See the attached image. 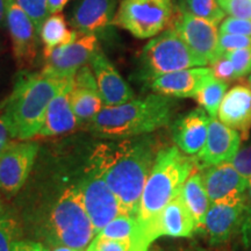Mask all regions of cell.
Segmentation results:
<instances>
[{
	"label": "cell",
	"instance_id": "23",
	"mask_svg": "<svg viewBox=\"0 0 251 251\" xmlns=\"http://www.w3.org/2000/svg\"><path fill=\"white\" fill-rule=\"evenodd\" d=\"M158 230L161 236L175 238L191 237L197 231L193 216L185 205L180 193L163 209L159 216Z\"/></svg>",
	"mask_w": 251,
	"mask_h": 251
},
{
	"label": "cell",
	"instance_id": "21",
	"mask_svg": "<svg viewBox=\"0 0 251 251\" xmlns=\"http://www.w3.org/2000/svg\"><path fill=\"white\" fill-rule=\"evenodd\" d=\"M72 86H74V78L69 80L50 101L42 128L36 137H50L69 133L79 124L71 106L70 96Z\"/></svg>",
	"mask_w": 251,
	"mask_h": 251
},
{
	"label": "cell",
	"instance_id": "16",
	"mask_svg": "<svg viewBox=\"0 0 251 251\" xmlns=\"http://www.w3.org/2000/svg\"><path fill=\"white\" fill-rule=\"evenodd\" d=\"M247 218L246 201L211 203L201 230L211 246H221L228 242L237 230H241Z\"/></svg>",
	"mask_w": 251,
	"mask_h": 251
},
{
	"label": "cell",
	"instance_id": "28",
	"mask_svg": "<svg viewBox=\"0 0 251 251\" xmlns=\"http://www.w3.org/2000/svg\"><path fill=\"white\" fill-rule=\"evenodd\" d=\"M135 227V218L129 214H121L113 219L97 235L119 241H129Z\"/></svg>",
	"mask_w": 251,
	"mask_h": 251
},
{
	"label": "cell",
	"instance_id": "36",
	"mask_svg": "<svg viewBox=\"0 0 251 251\" xmlns=\"http://www.w3.org/2000/svg\"><path fill=\"white\" fill-rule=\"evenodd\" d=\"M211 69L216 79L226 81V83H230L236 79L233 64L225 54L219 56L214 62L211 63Z\"/></svg>",
	"mask_w": 251,
	"mask_h": 251
},
{
	"label": "cell",
	"instance_id": "17",
	"mask_svg": "<svg viewBox=\"0 0 251 251\" xmlns=\"http://www.w3.org/2000/svg\"><path fill=\"white\" fill-rule=\"evenodd\" d=\"M214 77L211 68L194 67L157 77L150 83L155 93L170 98H196L208 80Z\"/></svg>",
	"mask_w": 251,
	"mask_h": 251
},
{
	"label": "cell",
	"instance_id": "15",
	"mask_svg": "<svg viewBox=\"0 0 251 251\" xmlns=\"http://www.w3.org/2000/svg\"><path fill=\"white\" fill-rule=\"evenodd\" d=\"M117 5L118 0H78L70 25L78 34L98 37L115 26Z\"/></svg>",
	"mask_w": 251,
	"mask_h": 251
},
{
	"label": "cell",
	"instance_id": "14",
	"mask_svg": "<svg viewBox=\"0 0 251 251\" xmlns=\"http://www.w3.org/2000/svg\"><path fill=\"white\" fill-rule=\"evenodd\" d=\"M242 142L240 131L222 124L218 118H211L205 146L198 153L196 163L200 169L233 161Z\"/></svg>",
	"mask_w": 251,
	"mask_h": 251
},
{
	"label": "cell",
	"instance_id": "40",
	"mask_svg": "<svg viewBox=\"0 0 251 251\" xmlns=\"http://www.w3.org/2000/svg\"><path fill=\"white\" fill-rule=\"evenodd\" d=\"M12 137L9 134L7 126H6L4 119H2L1 113H0V155L4 151L7 144L11 142Z\"/></svg>",
	"mask_w": 251,
	"mask_h": 251
},
{
	"label": "cell",
	"instance_id": "1",
	"mask_svg": "<svg viewBox=\"0 0 251 251\" xmlns=\"http://www.w3.org/2000/svg\"><path fill=\"white\" fill-rule=\"evenodd\" d=\"M196 164L178 147H168L157 152L137 206L129 251H149L151 244L161 237L159 216L166 205L180 193Z\"/></svg>",
	"mask_w": 251,
	"mask_h": 251
},
{
	"label": "cell",
	"instance_id": "46",
	"mask_svg": "<svg viewBox=\"0 0 251 251\" xmlns=\"http://www.w3.org/2000/svg\"><path fill=\"white\" fill-rule=\"evenodd\" d=\"M188 251H207L205 249H202V248H199V247H194L192 249H190Z\"/></svg>",
	"mask_w": 251,
	"mask_h": 251
},
{
	"label": "cell",
	"instance_id": "38",
	"mask_svg": "<svg viewBox=\"0 0 251 251\" xmlns=\"http://www.w3.org/2000/svg\"><path fill=\"white\" fill-rule=\"evenodd\" d=\"M12 251H50L45 244L29 240H18L12 247Z\"/></svg>",
	"mask_w": 251,
	"mask_h": 251
},
{
	"label": "cell",
	"instance_id": "8",
	"mask_svg": "<svg viewBox=\"0 0 251 251\" xmlns=\"http://www.w3.org/2000/svg\"><path fill=\"white\" fill-rule=\"evenodd\" d=\"M78 187L83 194L85 208L93 224L96 235L113 219L126 214L118 197L101 176L92 168L87 169Z\"/></svg>",
	"mask_w": 251,
	"mask_h": 251
},
{
	"label": "cell",
	"instance_id": "48",
	"mask_svg": "<svg viewBox=\"0 0 251 251\" xmlns=\"http://www.w3.org/2000/svg\"><path fill=\"white\" fill-rule=\"evenodd\" d=\"M249 83H250V87H251V74H250V77H249Z\"/></svg>",
	"mask_w": 251,
	"mask_h": 251
},
{
	"label": "cell",
	"instance_id": "31",
	"mask_svg": "<svg viewBox=\"0 0 251 251\" xmlns=\"http://www.w3.org/2000/svg\"><path fill=\"white\" fill-rule=\"evenodd\" d=\"M225 55L233 64L236 79L247 76L251 72V47L228 51Z\"/></svg>",
	"mask_w": 251,
	"mask_h": 251
},
{
	"label": "cell",
	"instance_id": "10",
	"mask_svg": "<svg viewBox=\"0 0 251 251\" xmlns=\"http://www.w3.org/2000/svg\"><path fill=\"white\" fill-rule=\"evenodd\" d=\"M172 27L192 49L194 54L203 59L207 64H211L219 57L220 30L218 25L196 17L179 6Z\"/></svg>",
	"mask_w": 251,
	"mask_h": 251
},
{
	"label": "cell",
	"instance_id": "4",
	"mask_svg": "<svg viewBox=\"0 0 251 251\" xmlns=\"http://www.w3.org/2000/svg\"><path fill=\"white\" fill-rule=\"evenodd\" d=\"M170 97L152 93L120 105L103 106L89 129L101 137H130L152 133L170 124L174 112Z\"/></svg>",
	"mask_w": 251,
	"mask_h": 251
},
{
	"label": "cell",
	"instance_id": "2",
	"mask_svg": "<svg viewBox=\"0 0 251 251\" xmlns=\"http://www.w3.org/2000/svg\"><path fill=\"white\" fill-rule=\"evenodd\" d=\"M156 156L151 137L127 139L99 144L90 156V168L105 179L126 214L135 218Z\"/></svg>",
	"mask_w": 251,
	"mask_h": 251
},
{
	"label": "cell",
	"instance_id": "26",
	"mask_svg": "<svg viewBox=\"0 0 251 251\" xmlns=\"http://www.w3.org/2000/svg\"><path fill=\"white\" fill-rule=\"evenodd\" d=\"M227 87L228 83L213 77L211 80L207 81L196 96L198 103L205 109L211 118H218L220 105L227 92Z\"/></svg>",
	"mask_w": 251,
	"mask_h": 251
},
{
	"label": "cell",
	"instance_id": "44",
	"mask_svg": "<svg viewBox=\"0 0 251 251\" xmlns=\"http://www.w3.org/2000/svg\"><path fill=\"white\" fill-rule=\"evenodd\" d=\"M52 251H76L75 249H71V248L65 247V246H56Z\"/></svg>",
	"mask_w": 251,
	"mask_h": 251
},
{
	"label": "cell",
	"instance_id": "6",
	"mask_svg": "<svg viewBox=\"0 0 251 251\" xmlns=\"http://www.w3.org/2000/svg\"><path fill=\"white\" fill-rule=\"evenodd\" d=\"M207 63L192 51L174 27L153 36L144 46L139 59L140 79L151 81L171 72L194 67H206Z\"/></svg>",
	"mask_w": 251,
	"mask_h": 251
},
{
	"label": "cell",
	"instance_id": "25",
	"mask_svg": "<svg viewBox=\"0 0 251 251\" xmlns=\"http://www.w3.org/2000/svg\"><path fill=\"white\" fill-rule=\"evenodd\" d=\"M77 36L78 33L76 30L68 28L67 21L61 12L50 14L40 29V39L45 46V50L54 49L56 47L74 42Z\"/></svg>",
	"mask_w": 251,
	"mask_h": 251
},
{
	"label": "cell",
	"instance_id": "43",
	"mask_svg": "<svg viewBox=\"0 0 251 251\" xmlns=\"http://www.w3.org/2000/svg\"><path fill=\"white\" fill-rule=\"evenodd\" d=\"M6 1L7 0H0V27L6 25Z\"/></svg>",
	"mask_w": 251,
	"mask_h": 251
},
{
	"label": "cell",
	"instance_id": "22",
	"mask_svg": "<svg viewBox=\"0 0 251 251\" xmlns=\"http://www.w3.org/2000/svg\"><path fill=\"white\" fill-rule=\"evenodd\" d=\"M218 119L247 137L251 128V87L235 85L226 92Z\"/></svg>",
	"mask_w": 251,
	"mask_h": 251
},
{
	"label": "cell",
	"instance_id": "11",
	"mask_svg": "<svg viewBox=\"0 0 251 251\" xmlns=\"http://www.w3.org/2000/svg\"><path fill=\"white\" fill-rule=\"evenodd\" d=\"M99 49L96 35H81L68 45L45 50L46 65L42 69L46 74L62 78L74 77L76 72L87 65Z\"/></svg>",
	"mask_w": 251,
	"mask_h": 251
},
{
	"label": "cell",
	"instance_id": "35",
	"mask_svg": "<svg viewBox=\"0 0 251 251\" xmlns=\"http://www.w3.org/2000/svg\"><path fill=\"white\" fill-rule=\"evenodd\" d=\"M229 17L251 19V0H218Z\"/></svg>",
	"mask_w": 251,
	"mask_h": 251
},
{
	"label": "cell",
	"instance_id": "5",
	"mask_svg": "<svg viewBox=\"0 0 251 251\" xmlns=\"http://www.w3.org/2000/svg\"><path fill=\"white\" fill-rule=\"evenodd\" d=\"M96 236L79 187L70 186L56 200L47 225V240L54 246L84 251Z\"/></svg>",
	"mask_w": 251,
	"mask_h": 251
},
{
	"label": "cell",
	"instance_id": "45",
	"mask_svg": "<svg viewBox=\"0 0 251 251\" xmlns=\"http://www.w3.org/2000/svg\"><path fill=\"white\" fill-rule=\"evenodd\" d=\"M4 203H2V199H1V194H0V213L4 212Z\"/></svg>",
	"mask_w": 251,
	"mask_h": 251
},
{
	"label": "cell",
	"instance_id": "34",
	"mask_svg": "<svg viewBox=\"0 0 251 251\" xmlns=\"http://www.w3.org/2000/svg\"><path fill=\"white\" fill-rule=\"evenodd\" d=\"M129 241H119L96 235L86 251H129Z\"/></svg>",
	"mask_w": 251,
	"mask_h": 251
},
{
	"label": "cell",
	"instance_id": "20",
	"mask_svg": "<svg viewBox=\"0 0 251 251\" xmlns=\"http://www.w3.org/2000/svg\"><path fill=\"white\" fill-rule=\"evenodd\" d=\"M211 117L203 108H196L177 119L172 126L176 146L186 155H198L205 146Z\"/></svg>",
	"mask_w": 251,
	"mask_h": 251
},
{
	"label": "cell",
	"instance_id": "41",
	"mask_svg": "<svg viewBox=\"0 0 251 251\" xmlns=\"http://www.w3.org/2000/svg\"><path fill=\"white\" fill-rule=\"evenodd\" d=\"M69 0H48V8L49 13H59L62 12V9L65 7V5L68 4Z\"/></svg>",
	"mask_w": 251,
	"mask_h": 251
},
{
	"label": "cell",
	"instance_id": "37",
	"mask_svg": "<svg viewBox=\"0 0 251 251\" xmlns=\"http://www.w3.org/2000/svg\"><path fill=\"white\" fill-rule=\"evenodd\" d=\"M231 164L235 166V169L243 176L244 178H247L248 180L251 178V141L246 144H243L242 147H240L233 161L230 162Z\"/></svg>",
	"mask_w": 251,
	"mask_h": 251
},
{
	"label": "cell",
	"instance_id": "19",
	"mask_svg": "<svg viewBox=\"0 0 251 251\" xmlns=\"http://www.w3.org/2000/svg\"><path fill=\"white\" fill-rule=\"evenodd\" d=\"M70 100L78 121L85 124H89L105 106L89 64L80 68L75 75Z\"/></svg>",
	"mask_w": 251,
	"mask_h": 251
},
{
	"label": "cell",
	"instance_id": "47",
	"mask_svg": "<svg viewBox=\"0 0 251 251\" xmlns=\"http://www.w3.org/2000/svg\"><path fill=\"white\" fill-rule=\"evenodd\" d=\"M150 251H170V250H164V249H161V248H155V249H152Z\"/></svg>",
	"mask_w": 251,
	"mask_h": 251
},
{
	"label": "cell",
	"instance_id": "39",
	"mask_svg": "<svg viewBox=\"0 0 251 251\" xmlns=\"http://www.w3.org/2000/svg\"><path fill=\"white\" fill-rule=\"evenodd\" d=\"M241 237L244 249L251 251V215L244 220L242 227H241Z\"/></svg>",
	"mask_w": 251,
	"mask_h": 251
},
{
	"label": "cell",
	"instance_id": "32",
	"mask_svg": "<svg viewBox=\"0 0 251 251\" xmlns=\"http://www.w3.org/2000/svg\"><path fill=\"white\" fill-rule=\"evenodd\" d=\"M251 47V37L238 35V34H228V33H220L219 34V43H218V51L219 56L226 54L228 51L233 50L243 49Z\"/></svg>",
	"mask_w": 251,
	"mask_h": 251
},
{
	"label": "cell",
	"instance_id": "18",
	"mask_svg": "<svg viewBox=\"0 0 251 251\" xmlns=\"http://www.w3.org/2000/svg\"><path fill=\"white\" fill-rule=\"evenodd\" d=\"M90 65L103 105L115 106L134 99V91L100 48L93 55Z\"/></svg>",
	"mask_w": 251,
	"mask_h": 251
},
{
	"label": "cell",
	"instance_id": "9",
	"mask_svg": "<svg viewBox=\"0 0 251 251\" xmlns=\"http://www.w3.org/2000/svg\"><path fill=\"white\" fill-rule=\"evenodd\" d=\"M39 153V144L33 141L9 142L0 155V193L17 194L29 177Z\"/></svg>",
	"mask_w": 251,
	"mask_h": 251
},
{
	"label": "cell",
	"instance_id": "42",
	"mask_svg": "<svg viewBox=\"0 0 251 251\" xmlns=\"http://www.w3.org/2000/svg\"><path fill=\"white\" fill-rule=\"evenodd\" d=\"M246 207L248 216L251 215V178L249 179V184H248L247 194H246Z\"/></svg>",
	"mask_w": 251,
	"mask_h": 251
},
{
	"label": "cell",
	"instance_id": "12",
	"mask_svg": "<svg viewBox=\"0 0 251 251\" xmlns=\"http://www.w3.org/2000/svg\"><path fill=\"white\" fill-rule=\"evenodd\" d=\"M6 26L19 67H31L39 52L40 34L29 15L14 0L6 1Z\"/></svg>",
	"mask_w": 251,
	"mask_h": 251
},
{
	"label": "cell",
	"instance_id": "30",
	"mask_svg": "<svg viewBox=\"0 0 251 251\" xmlns=\"http://www.w3.org/2000/svg\"><path fill=\"white\" fill-rule=\"evenodd\" d=\"M14 1L29 15L40 34L41 26L50 15L48 0H14Z\"/></svg>",
	"mask_w": 251,
	"mask_h": 251
},
{
	"label": "cell",
	"instance_id": "29",
	"mask_svg": "<svg viewBox=\"0 0 251 251\" xmlns=\"http://www.w3.org/2000/svg\"><path fill=\"white\" fill-rule=\"evenodd\" d=\"M19 224L11 213H0V251H12L18 241Z\"/></svg>",
	"mask_w": 251,
	"mask_h": 251
},
{
	"label": "cell",
	"instance_id": "27",
	"mask_svg": "<svg viewBox=\"0 0 251 251\" xmlns=\"http://www.w3.org/2000/svg\"><path fill=\"white\" fill-rule=\"evenodd\" d=\"M179 6L196 17L211 21L218 26L226 18L225 11L218 0H183Z\"/></svg>",
	"mask_w": 251,
	"mask_h": 251
},
{
	"label": "cell",
	"instance_id": "7",
	"mask_svg": "<svg viewBox=\"0 0 251 251\" xmlns=\"http://www.w3.org/2000/svg\"><path fill=\"white\" fill-rule=\"evenodd\" d=\"M174 0H122L114 25L137 39H151L172 20Z\"/></svg>",
	"mask_w": 251,
	"mask_h": 251
},
{
	"label": "cell",
	"instance_id": "33",
	"mask_svg": "<svg viewBox=\"0 0 251 251\" xmlns=\"http://www.w3.org/2000/svg\"><path fill=\"white\" fill-rule=\"evenodd\" d=\"M220 33L238 34L251 37V19L228 17L220 24Z\"/></svg>",
	"mask_w": 251,
	"mask_h": 251
},
{
	"label": "cell",
	"instance_id": "24",
	"mask_svg": "<svg viewBox=\"0 0 251 251\" xmlns=\"http://www.w3.org/2000/svg\"><path fill=\"white\" fill-rule=\"evenodd\" d=\"M180 194L185 205L193 216L197 231H200L203 227L206 214L212 203L203 184L201 172L193 171L181 187Z\"/></svg>",
	"mask_w": 251,
	"mask_h": 251
},
{
	"label": "cell",
	"instance_id": "13",
	"mask_svg": "<svg viewBox=\"0 0 251 251\" xmlns=\"http://www.w3.org/2000/svg\"><path fill=\"white\" fill-rule=\"evenodd\" d=\"M203 184L212 203L246 201L249 180L230 162L202 169Z\"/></svg>",
	"mask_w": 251,
	"mask_h": 251
},
{
	"label": "cell",
	"instance_id": "3",
	"mask_svg": "<svg viewBox=\"0 0 251 251\" xmlns=\"http://www.w3.org/2000/svg\"><path fill=\"white\" fill-rule=\"evenodd\" d=\"M72 78L52 76L42 70L31 72L24 69L19 72L12 92L0 103V113L12 140L35 139L50 101Z\"/></svg>",
	"mask_w": 251,
	"mask_h": 251
}]
</instances>
